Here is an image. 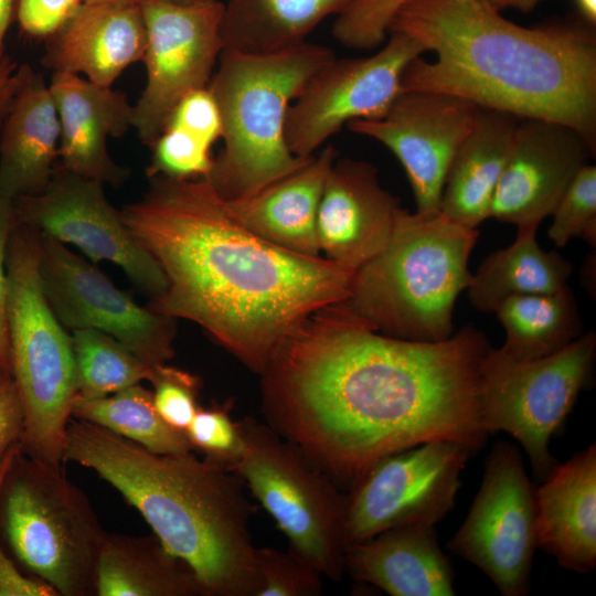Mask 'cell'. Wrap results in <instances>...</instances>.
Segmentation results:
<instances>
[{
  "label": "cell",
  "mask_w": 596,
  "mask_h": 596,
  "mask_svg": "<svg viewBox=\"0 0 596 596\" xmlns=\"http://www.w3.org/2000/svg\"><path fill=\"white\" fill-rule=\"evenodd\" d=\"M486 334L465 326L440 342L377 333L343 301L309 316L260 374L267 424L349 489L380 458L435 440L478 453L486 432Z\"/></svg>",
  "instance_id": "cell-1"
},
{
  "label": "cell",
  "mask_w": 596,
  "mask_h": 596,
  "mask_svg": "<svg viewBox=\"0 0 596 596\" xmlns=\"http://www.w3.org/2000/svg\"><path fill=\"white\" fill-rule=\"evenodd\" d=\"M49 85L61 125L60 164L104 184L124 182L128 171L110 157L107 139L132 128L134 105L127 95L71 73L54 72Z\"/></svg>",
  "instance_id": "cell-21"
},
{
  "label": "cell",
  "mask_w": 596,
  "mask_h": 596,
  "mask_svg": "<svg viewBox=\"0 0 596 596\" xmlns=\"http://www.w3.org/2000/svg\"><path fill=\"white\" fill-rule=\"evenodd\" d=\"M424 52L416 40L391 31L387 43L370 56L328 62L289 107L286 140L291 152L311 157L350 121L382 117L402 92L405 68Z\"/></svg>",
  "instance_id": "cell-14"
},
{
  "label": "cell",
  "mask_w": 596,
  "mask_h": 596,
  "mask_svg": "<svg viewBox=\"0 0 596 596\" xmlns=\"http://www.w3.org/2000/svg\"><path fill=\"white\" fill-rule=\"evenodd\" d=\"M260 579L257 596H318L322 594L323 575L290 549L280 551L264 546L255 550Z\"/></svg>",
  "instance_id": "cell-36"
},
{
  "label": "cell",
  "mask_w": 596,
  "mask_h": 596,
  "mask_svg": "<svg viewBox=\"0 0 596 596\" xmlns=\"http://www.w3.org/2000/svg\"><path fill=\"white\" fill-rule=\"evenodd\" d=\"M579 13L590 24L596 22V0H575Z\"/></svg>",
  "instance_id": "cell-47"
},
{
  "label": "cell",
  "mask_w": 596,
  "mask_h": 596,
  "mask_svg": "<svg viewBox=\"0 0 596 596\" xmlns=\"http://www.w3.org/2000/svg\"><path fill=\"white\" fill-rule=\"evenodd\" d=\"M446 547L480 568L503 596L529 594L538 549L536 487L514 445H493L468 514Z\"/></svg>",
  "instance_id": "cell-11"
},
{
  "label": "cell",
  "mask_w": 596,
  "mask_h": 596,
  "mask_svg": "<svg viewBox=\"0 0 596 596\" xmlns=\"http://www.w3.org/2000/svg\"><path fill=\"white\" fill-rule=\"evenodd\" d=\"M19 0H0V57L4 55V39L8 29L17 17Z\"/></svg>",
  "instance_id": "cell-45"
},
{
  "label": "cell",
  "mask_w": 596,
  "mask_h": 596,
  "mask_svg": "<svg viewBox=\"0 0 596 596\" xmlns=\"http://www.w3.org/2000/svg\"><path fill=\"white\" fill-rule=\"evenodd\" d=\"M243 451L234 473L323 577L345 574L348 496L297 445L267 423L240 422Z\"/></svg>",
  "instance_id": "cell-9"
},
{
  "label": "cell",
  "mask_w": 596,
  "mask_h": 596,
  "mask_svg": "<svg viewBox=\"0 0 596 596\" xmlns=\"http://www.w3.org/2000/svg\"><path fill=\"white\" fill-rule=\"evenodd\" d=\"M391 31L435 58L413 60L403 89L444 93L480 108L572 127L596 146V41L571 26L524 28L489 0H413ZM389 32V33H390Z\"/></svg>",
  "instance_id": "cell-3"
},
{
  "label": "cell",
  "mask_w": 596,
  "mask_h": 596,
  "mask_svg": "<svg viewBox=\"0 0 596 596\" xmlns=\"http://www.w3.org/2000/svg\"><path fill=\"white\" fill-rule=\"evenodd\" d=\"M104 183L57 163L46 188L14 200L19 222L79 248L92 262L108 260L150 298L166 278L108 201Z\"/></svg>",
  "instance_id": "cell-16"
},
{
  "label": "cell",
  "mask_w": 596,
  "mask_h": 596,
  "mask_svg": "<svg viewBox=\"0 0 596 596\" xmlns=\"http://www.w3.org/2000/svg\"><path fill=\"white\" fill-rule=\"evenodd\" d=\"M98 596H206L193 570L156 535L107 533L97 564Z\"/></svg>",
  "instance_id": "cell-27"
},
{
  "label": "cell",
  "mask_w": 596,
  "mask_h": 596,
  "mask_svg": "<svg viewBox=\"0 0 596 596\" xmlns=\"http://www.w3.org/2000/svg\"><path fill=\"white\" fill-rule=\"evenodd\" d=\"M480 107L444 93L403 89L379 118L356 119L350 131L383 143L403 166L416 212L439 211L449 164Z\"/></svg>",
  "instance_id": "cell-17"
},
{
  "label": "cell",
  "mask_w": 596,
  "mask_h": 596,
  "mask_svg": "<svg viewBox=\"0 0 596 596\" xmlns=\"http://www.w3.org/2000/svg\"><path fill=\"white\" fill-rule=\"evenodd\" d=\"M493 312L505 331L500 349L519 361L551 355L583 334V319L570 287L554 294L513 296Z\"/></svg>",
  "instance_id": "cell-30"
},
{
  "label": "cell",
  "mask_w": 596,
  "mask_h": 596,
  "mask_svg": "<svg viewBox=\"0 0 596 596\" xmlns=\"http://www.w3.org/2000/svg\"><path fill=\"white\" fill-rule=\"evenodd\" d=\"M594 153L595 148L570 126L520 118L489 217L518 230H538Z\"/></svg>",
  "instance_id": "cell-18"
},
{
  "label": "cell",
  "mask_w": 596,
  "mask_h": 596,
  "mask_svg": "<svg viewBox=\"0 0 596 596\" xmlns=\"http://www.w3.org/2000/svg\"><path fill=\"white\" fill-rule=\"evenodd\" d=\"M549 237L557 247L583 238L596 247V167L587 163L576 174L552 213Z\"/></svg>",
  "instance_id": "cell-34"
},
{
  "label": "cell",
  "mask_w": 596,
  "mask_h": 596,
  "mask_svg": "<svg viewBox=\"0 0 596 596\" xmlns=\"http://www.w3.org/2000/svg\"><path fill=\"white\" fill-rule=\"evenodd\" d=\"M230 411V403L199 406L184 433L192 450L199 451L204 460L234 472L244 441L240 422L232 419Z\"/></svg>",
  "instance_id": "cell-33"
},
{
  "label": "cell",
  "mask_w": 596,
  "mask_h": 596,
  "mask_svg": "<svg viewBox=\"0 0 596 596\" xmlns=\"http://www.w3.org/2000/svg\"><path fill=\"white\" fill-rule=\"evenodd\" d=\"M24 412L17 384L12 377L0 380V466L20 443Z\"/></svg>",
  "instance_id": "cell-42"
},
{
  "label": "cell",
  "mask_w": 596,
  "mask_h": 596,
  "mask_svg": "<svg viewBox=\"0 0 596 596\" xmlns=\"http://www.w3.org/2000/svg\"><path fill=\"white\" fill-rule=\"evenodd\" d=\"M350 0H225L223 50L248 54L281 51L302 43L327 17Z\"/></svg>",
  "instance_id": "cell-29"
},
{
  "label": "cell",
  "mask_w": 596,
  "mask_h": 596,
  "mask_svg": "<svg viewBox=\"0 0 596 596\" xmlns=\"http://www.w3.org/2000/svg\"><path fill=\"white\" fill-rule=\"evenodd\" d=\"M475 454L460 443L435 440L373 462L348 489V544L397 526H435L454 509L461 471Z\"/></svg>",
  "instance_id": "cell-12"
},
{
  "label": "cell",
  "mask_w": 596,
  "mask_h": 596,
  "mask_svg": "<svg viewBox=\"0 0 596 596\" xmlns=\"http://www.w3.org/2000/svg\"><path fill=\"white\" fill-rule=\"evenodd\" d=\"M538 549L571 572L596 566V444L558 464L536 487Z\"/></svg>",
  "instance_id": "cell-22"
},
{
  "label": "cell",
  "mask_w": 596,
  "mask_h": 596,
  "mask_svg": "<svg viewBox=\"0 0 596 596\" xmlns=\"http://www.w3.org/2000/svg\"><path fill=\"white\" fill-rule=\"evenodd\" d=\"M39 234L43 291L65 328L109 334L149 366L167 363L173 356L174 319L139 306L65 244Z\"/></svg>",
  "instance_id": "cell-15"
},
{
  "label": "cell",
  "mask_w": 596,
  "mask_h": 596,
  "mask_svg": "<svg viewBox=\"0 0 596 596\" xmlns=\"http://www.w3.org/2000/svg\"><path fill=\"white\" fill-rule=\"evenodd\" d=\"M83 0H19L17 20L28 35L47 39L79 9Z\"/></svg>",
  "instance_id": "cell-40"
},
{
  "label": "cell",
  "mask_w": 596,
  "mask_h": 596,
  "mask_svg": "<svg viewBox=\"0 0 596 596\" xmlns=\"http://www.w3.org/2000/svg\"><path fill=\"white\" fill-rule=\"evenodd\" d=\"M72 417L100 426L152 453L193 451L185 433L161 418L155 407L152 392L140 384L104 397L76 396Z\"/></svg>",
  "instance_id": "cell-31"
},
{
  "label": "cell",
  "mask_w": 596,
  "mask_h": 596,
  "mask_svg": "<svg viewBox=\"0 0 596 596\" xmlns=\"http://www.w3.org/2000/svg\"><path fill=\"white\" fill-rule=\"evenodd\" d=\"M173 3H180V4H196V3H205L211 2L215 0H164Z\"/></svg>",
  "instance_id": "cell-48"
},
{
  "label": "cell",
  "mask_w": 596,
  "mask_h": 596,
  "mask_svg": "<svg viewBox=\"0 0 596 596\" xmlns=\"http://www.w3.org/2000/svg\"><path fill=\"white\" fill-rule=\"evenodd\" d=\"M166 125L180 127L210 146L222 138L220 109L207 86L188 94L175 106Z\"/></svg>",
  "instance_id": "cell-39"
},
{
  "label": "cell",
  "mask_w": 596,
  "mask_h": 596,
  "mask_svg": "<svg viewBox=\"0 0 596 596\" xmlns=\"http://www.w3.org/2000/svg\"><path fill=\"white\" fill-rule=\"evenodd\" d=\"M39 251V231L18 221L6 258L12 379L24 412L21 451L62 465L77 379L71 336L43 291Z\"/></svg>",
  "instance_id": "cell-7"
},
{
  "label": "cell",
  "mask_w": 596,
  "mask_h": 596,
  "mask_svg": "<svg viewBox=\"0 0 596 596\" xmlns=\"http://www.w3.org/2000/svg\"><path fill=\"white\" fill-rule=\"evenodd\" d=\"M148 381L153 386L158 414L168 425L184 432L199 408V377L163 363L152 366Z\"/></svg>",
  "instance_id": "cell-38"
},
{
  "label": "cell",
  "mask_w": 596,
  "mask_h": 596,
  "mask_svg": "<svg viewBox=\"0 0 596 596\" xmlns=\"http://www.w3.org/2000/svg\"><path fill=\"white\" fill-rule=\"evenodd\" d=\"M498 10L513 8L524 13L532 11L544 0H489Z\"/></svg>",
  "instance_id": "cell-46"
},
{
  "label": "cell",
  "mask_w": 596,
  "mask_h": 596,
  "mask_svg": "<svg viewBox=\"0 0 596 596\" xmlns=\"http://www.w3.org/2000/svg\"><path fill=\"white\" fill-rule=\"evenodd\" d=\"M150 148L152 156L147 168L149 178H204L213 167L212 146L173 125H166Z\"/></svg>",
  "instance_id": "cell-35"
},
{
  "label": "cell",
  "mask_w": 596,
  "mask_h": 596,
  "mask_svg": "<svg viewBox=\"0 0 596 596\" xmlns=\"http://www.w3.org/2000/svg\"><path fill=\"white\" fill-rule=\"evenodd\" d=\"M478 237V228L440 211L401 207L385 247L355 270L345 302L385 336L447 340L454 334L455 302L471 281L468 262Z\"/></svg>",
  "instance_id": "cell-6"
},
{
  "label": "cell",
  "mask_w": 596,
  "mask_h": 596,
  "mask_svg": "<svg viewBox=\"0 0 596 596\" xmlns=\"http://www.w3.org/2000/svg\"><path fill=\"white\" fill-rule=\"evenodd\" d=\"M536 228L518 230L514 242L488 255L466 289L479 311L493 312L505 299L521 295L554 294L568 287L570 260L556 251H544Z\"/></svg>",
  "instance_id": "cell-28"
},
{
  "label": "cell",
  "mask_w": 596,
  "mask_h": 596,
  "mask_svg": "<svg viewBox=\"0 0 596 596\" xmlns=\"http://www.w3.org/2000/svg\"><path fill=\"white\" fill-rule=\"evenodd\" d=\"M22 76L23 64L18 65L6 54L0 57V129L21 84Z\"/></svg>",
  "instance_id": "cell-44"
},
{
  "label": "cell",
  "mask_w": 596,
  "mask_h": 596,
  "mask_svg": "<svg viewBox=\"0 0 596 596\" xmlns=\"http://www.w3.org/2000/svg\"><path fill=\"white\" fill-rule=\"evenodd\" d=\"M519 120L504 111L480 108L446 174L439 205L445 216L470 228L489 219Z\"/></svg>",
  "instance_id": "cell-26"
},
{
  "label": "cell",
  "mask_w": 596,
  "mask_h": 596,
  "mask_svg": "<svg viewBox=\"0 0 596 596\" xmlns=\"http://www.w3.org/2000/svg\"><path fill=\"white\" fill-rule=\"evenodd\" d=\"M400 209L398 200L381 185L371 163L337 158L317 212L320 253L356 270L385 247Z\"/></svg>",
  "instance_id": "cell-19"
},
{
  "label": "cell",
  "mask_w": 596,
  "mask_h": 596,
  "mask_svg": "<svg viewBox=\"0 0 596 596\" xmlns=\"http://www.w3.org/2000/svg\"><path fill=\"white\" fill-rule=\"evenodd\" d=\"M413 0H350L332 25L336 40L350 49L372 50L384 42L397 12Z\"/></svg>",
  "instance_id": "cell-37"
},
{
  "label": "cell",
  "mask_w": 596,
  "mask_h": 596,
  "mask_svg": "<svg viewBox=\"0 0 596 596\" xmlns=\"http://www.w3.org/2000/svg\"><path fill=\"white\" fill-rule=\"evenodd\" d=\"M120 214L166 278L149 308L200 326L258 374L309 316L350 297L354 269L257 236L205 177H151Z\"/></svg>",
  "instance_id": "cell-2"
},
{
  "label": "cell",
  "mask_w": 596,
  "mask_h": 596,
  "mask_svg": "<svg viewBox=\"0 0 596 596\" xmlns=\"http://www.w3.org/2000/svg\"><path fill=\"white\" fill-rule=\"evenodd\" d=\"M334 52L305 41L265 54L223 50L207 85L222 119L223 147L207 181L224 200L248 196L302 167L286 121L291 103Z\"/></svg>",
  "instance_id": "cell-5"
},
{
  "label": "cell",
  "mask_w": 596,
  "mask_h": 596,
  "mask_svg": "<svg viewBox=\"0 0 596 596\" xmlns=\"http://www.w3.org/2000/svg\"><path fill=\"white\" fill-rule=\"evenodd\" d=\"M146 26L137 1L83 2L75 14L45 39L44 67L110 87L142 61Z\"/></svg>",
  "instance_id": "cell-20"
},
{
  "label": "cell",
  "mask_w": 596,
  "mask_h": 596,
  "mask_svg": "<svg viewBox=\"0 0 596 596\" xmlns=\"http://www.w3.org/2000/svg\"><path fill=\"white\" fill-rule=\"evenodd\" d=\"M63 461L95 471L135 507L162 545L195 573L206 596H257L251 505L237 475L193 451L157 454L72 417Z\"/></svg>",
  "instance_id": "cell-4"
},
{
  "label": "cell",
  "mask_w": 596,
  "mask_h": 596,
  "mask_svg": "<svg viewBox=\"0 0 596 596\" xmlns=\"http://www.w3.org/2000/svg\"><path fill=\"white\" fill-rule=\"evenodd\" d=\"M140 7L146 26V83L134 105L132 128L150 147L175 106L209 85L223 51V3L140 0Z\"/></svg>",
  "instance_id": "cell-13"
},
{
  "label": "cell",
  "mask_w": 596,
  "mask_h": 596,
  "mask_svg": "<svg viewBox=\"0 0 596 596\" xmlns=\"http://www.w3.org/2000/svg\"><path fill=\"white\" fill-rule=\"evenodd\" d=\"M14 200L0 192V380L12 377L10 345L7 326V248L10 235L18 223Z\"/></svg>",
  "instance_id": "cell-41"
},
{
  "label": "cell",
  "mask_w": 596,
  "mask_h": 596,
  "mask_svg": "<svg viewBox=\"0 0 596 596\" xmlns=\"http://www.w3.org/2000/svg\"><path fill=\"white\" fill-rule=\"evenodd\" d=\"M77 379V396L104 397L149 380L152 366L115 338L94 329L71 334Z\"/></svg>",
  "instance_id": "cell-32"
},
{
  "label": "cell",
  "mask_w": 596,
  "mask_h": 596,
  "mask_svg": "<svg viewBox=\"0 0 596 596\" xmlns=\"http://www.w3.org/2000/svg\"><path fill=\"white\" fill-rule=\"evenodd\" d=\"M595 358L596 333L587 331L541 359L519 361L490 347L480 362L483 427L517 439L540 482L560 464L550 451L551 438L589 384Z\"/></svg>",
  "instance_id": "cell-10"
},
{
  "label": "cell",
  "mask_w": 596,
  "mask_h": 596,
  "mask_svg": "<svg viewBox=\"0 0 596 596\" xmlns=\"http://www.w3.org/2000/svg\"><path fill=\"white\" fill-rule=\"evenodd\" d=\"M338 158L328 145L302 167L237 200H224L230 215L265 241L285 249L320 256L316 221L328 173Z\"/></svg>",
  "instance_id": "cell-25"
},
{
  "label": "cell",
  "mask_w": 596,
  "mask_h": 596,
  "mask_svg": "<svg viewBox=\"0 0 596 596\" xmlns=\"http://www.w3.org/2000/svg\"><path fill=\"white\" fill-rule=\"evenodd\" d=\"M345 573L392 596H453L454 570L435 526L404 525L350 543Z\"/></svg>",
  "instance_id": "cell-24"
},
{
  "label": "cell",
  "mask_w": 596,
  "mask_h": 596,
  "mask_svg": "<svg viewBox=\"0 0 596 596\" xmlns=\"http://www.w3.org/2000/svg\"><path fill=\"white\" fill-rule=\"evenodd\" d=\"M0 523L17 558L58 595H96L107 532L62 465L30 458L19 444L0 490Z\"/></svg>",
  "instance_id": "cell-8"
},
{
  "label": "cell",
  "mask_w": 596,
  "mask_h": 596,
  "mask_svg": "<svg viewBox=\"0 0 596 596\" xmlns=\"http://www.w3.org/2000/svg\"><path fill=\"white\" fill-rule=\"evenodd\" d=\"M60 117L43 75L23 64L0 129V192L15 200L42 192L58 158Z\"/></svg>",
  "instance_id": "cell-23"
},
{
  "label": "cell",
  "mask_w": 596,
  "mask_h": 596,
  "mask_svg": "<svg viewBox=\"0 0 596 596\" xmlns=\"http://www.w3.org/2000/svg\"><path fill=\"white\" fill-rule=\"evenodd\" d=\"M94 1H137V0H83V2H94Z\"/></svg>",
  "instance_id": "cell-49"
},
{
  "label": "cell",
  "mask_w": 596,
  "mask_h": 596,
  "mask_svg": "<svg viewBox=\"0 0 596 596\" xmlns=\"http://www.w3.org/2000/svg\"><path fill=\"white\" fill-rule=\"evenodd\" d=\"M1 489V480H0ZM56 590L40 578L21 574L0 544V596H57Z\"/></svg>",
  "instance_id": "cell-43"
}]
</instances>
